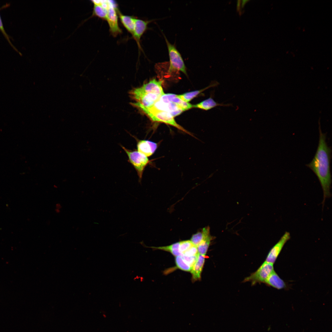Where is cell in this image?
Instances as JSON below:
<instances>
[{
    "label": "cell",
    "instance_id": "cell-1",
    "mask_svg": "<svg viewBox=\"0 0 332 332\" xmlns=\"http://www.w3.org/2000/svg\"><path fill=\"white\" fill-rule=\"evenodd\" d=\"M319 131L318 144L316 153L312 161L306 165L316 176L320 183L323 193V204L326 199L331 195L332 151L326 142V133L322 132L319 124Z\"/></svg>",
    "mask_w": 332,
    "mask_h": 332
},
{
    "label": "cell",
    "instance_id": "cell-2",
    "mask_svg": "<svg viewBox=\"0 0 332 332\" xmlns=\"http://www.w3.org/2000/svg\"><path fill=\"white\" fill-rule=\"evenodd\" d=\"M128 157V161L132 165L139 177V181L141 183L144 169L150 160L148 157L136 150L132 151L121 145Z\"/></svg>",
    "mask_w": 332,
    "mask_h": 332
},
{
    "label": "cell",
    "instance_id": "cell-3",
    "mask_svg": "<svg viewBox=\"0 0 332 332\" xmlns=\"http://www.w3.org/2000/svg\"><path fill=\"white\" fill-rule=\"evenodd\" d=\"M167 45L170 60V65L168 73L180 71L187 75L186 68L181 55L175 46L171 44L164 34Z\"/></svg>",
    "mask_w": 332,
    "mask_h": 332
},
{
    "label": "cell",
    "instance_id": "cell-4",
    "mask_svg": "<svg viewBox=\"0 0 332 332\" xmlns=\"http://www.w3.org/2000/svg\"><path fill=\"white\" fill-rule=\"evenodd\" d=\"M118 10L116 3L111 1L110 5L107 9L106 20L108 22L110 32L114 37H116L122 33L118 24Z\"/></svg>",
    "mask_w": 332,
    "mask_h": 332
},
{
    "label": "cell",
    "instance_id": "cell-5",
    "mask_svg": "<svg viewBox=\"0 0 332 332\" xmlns=\"http://www.w3.org/2000/svg\"><path fill=\"white\" fill-rule=\"evenodd\" d=\"M146 114L153 122H162L170 125L193 136L191 133L178 124L175 121L174 117L168 112L155 111L148 112Z\"/></svg>",
    "mask_w": 332,
    "mask_h": 332
},
{
    "label": "cell",
    "instance_id": "cell-6",
    "mask_svg": "<svg viewBox=\"0 0 332 332\" xmlns=\"http://www.w3.org/2000/svg\"><path fill=\"white\" fill-rule=\"evenodd\" d=\"M274 270L273 264L265 261L255 272L246 278L243 282L250 281L253 285L258 282L264 283Z\"/></svg>",
    "mask_w": 332,
    "mask_h": 332
},
{
    "label": "cell",
    "instance_id": "cell-7",
    "mask_svg": "<svg viewBox=\"0 0 332 332\" xmlns=\"http://www.w3.org/2000/svg\"><path fill=\"white\" fill-rule=\"evenodd\" d=\"M145 114L155 111L168 112L174 117L180 114L183 110L177 104L171 102H164L159 100L151 108L144 109L141 110Z\"/></svg>",
    "mask_w": 332,
    "mask_h": 332
},
{
    "label": "cell",
    "instance_id": "cell-8",
    "mask_svg": "<svg viewBox=\"0 0 332 332\" xmlns=\"http://www.w3.org/2000/svg\"><path fill=\"white\" fill-rule=\"evenodd\" d=\"M290 234L286 231L269 252L265 261L274 264L286 242L290 239Z\"/></svg>",
    "mask_w": 332,
    "mask_h": 332
},
{
    "label": "cell",
    "instance_id": "cell-9",
    "mask_svg": "<svg viewBox=\"0 0 332 332\" xmlns=\"http://www.w3.org/2000/svg\"><path fill=\"white\" fill-rule=\"evenodd\" d=\"M137 141V151L147 157L151 156L157 148V144L147 140H140L135 138Z\"/></svg>",
    "mask_w": 332,
    "mask_h": 332
},
{
    "label": "cell",
    "instance_id": "cell-10",
    "mask_svg": "<svg viewBox=\"0 0 332 332\" xmlns=\"http://www.w3.org/2000/svg\"><path fill=\"white\" fill-rule=\"evenodd\" d=\"M153 20H144L135 18L133 38L135 40L139 47L140 49V42L141 38L147 29L148 24Z\"/></svg>",
    "mask_w": 332,
    "mask_h": 332
},
{
    "label": "cell",
    "instance_id": "cell-11",
    "mask_svg": "<svg viewBox=\"0 0 332 332\" xmlns=\"http://www.w3.org/2000/svg\"><path fill=\"white\" fill-rule=\"evenodd\" d=\"M159 100L164 102H171L177 104L183 111L193 107V105L183 101L177 97V95L171 93L164 94Z\"/></svg>",
    "mask_w": 332,
    "mask_h": 332
},
{
    "label": "cell",
    "instance_id": "cell-12",
    "mask_svg": "<svg viewBox=\"0 0 332 332\" xmlns=\"http://www.w3.org/2000/svg\"><path fill=\"white\" fill-rule=\"evenodd\" d=\"M162 81L153 79L144 84L141 88L145 92L154 93L161 96L164 94L162 86Z\"/></svg>",
    "mask_w": 332,
    "mask_h": 332
},
{
    "label": "cell",
    "instance_id": "cell-13",
    "mask_svg": "<svg viewBox=\"0 0 332 332\" xmlns=\"http://www.w3.org/2000/svg\"><path fill=\"white\" fill-rule=\"evenodd\" d=\"M205 255L198 254L197 259L190 271L192 280L195 281L201 278V273L204 264Z\"/></svg>",
    "mask_w": 332,
    "mask_h": 332
},
{
    "label": "cell",
    "instance_id": "cell-14",
    "mask_svg": "<svg viewBox=\"0 0 332 332\" xmlns=\"http://www.w3.org/2000/svg\"><path fill=\"white\" fill-rule=\"evenodd\" d=\"M264 283L268 286L280 290L287 287V283L274 270L269 275Z\"/></svg>",
    "mask_w": 332,
    "mask_h": 332
},
{
    "label": "cell",
    "instance_id": "cell-15",
    "mask_svg": "<svg viewBox=\"0 0 332 332\" xmlns=\"http://www.w3.org/2000/svg\"><path fill=\"white\" fill-rule=\"evenodd\" d=\"M118 14L119 18L123 26L132 36L134 28L135 17L124 15L118 10Z\"/></svg>",
    "mask_w": 332,
    "mask_h": 332
},
{
    "label": "cell",
    "instance_id": "cell-16",
    "mask_svg": "<svg viewBox=\"0 0 332 332\" xmlns=\"http://www.w3.org/2000/svg\"><path fill=\"white\" fill-rule=\"evenodd\" d=\"M231 105L230 104H224L218 103L215 101L211 97H210L198 104L193 105V107L208 110L218 106H229Z\"/></svg>",
    "mask_w": 332,
    "mask_h": 332
},
{
    "label": "cell",
    "instance_id": "cell-17",
    "mask_svg": "<svg viewBox=\"0 0 332 332\" xmlns=\"http://www.w3.org/2000/svg\"><path fill=\"white\" fill-rule=\"evenodd\" d=\"M143 243L142 241L140 242V244L144 247H150L154 250H160L168 252L175 257L181 255H182L179 250V242L174 243L168 246L158 247H146L144 244V245L143 244Z\"/></svg>",
    "mask_w": 332,
    "mask_h": 332
},
{
    "label": "cell",
    "instance_id": "cell-18",
    "mask_svg": "<svg viewBox=\"0 0 332 332\" xmlns=\"http://www.w3.org/2000/svg\"><path fill=\"white\" fill-rule=\"evenodd\" d=\"M219 84V83L217 81H214L209 86L204 89L187 92L181 95H177V97L183 101L188 102L202 91L209 88L217 86Z\"/></svg>",
    "mask_w": 332,
    "mask_h": 332
},
{
    "label": "cell",
    "instance_id": "cell-19",
    "mask_svg": "<svg viewBox=\"0 0 332 332\" xmlns=\"http://www.w3.org/2000/svg\"><path fill=\"white\" fill-rule=\"evenodd\" d=\"M93 4V13L91 17L96 16L103 20H106L107 10L100 3L99 0H91Z\"/></svg>",
    "mask_w": 332,
    "mask_h": 332
},
{
    "label": "cell",
    "instance_id": "cell-20",
    "mask_svg": "<svg viewBox=\"0 0 332 332\" xmlns=\"http://www.w3.org/2000/svg\"><path fill=\"white\" fill-rule=\"evenodd\" d=\"M214 237L211 235L210 232L207 234L196 247L199 254L205 255L211 241Z\"/></svg>",
    "mask_w": 332,
    "mask_h": 332
},
{
    "label": "cell",
    "instance_id": "cell-21",
    "mask_svg": "<svg viewBox=\"0 0 332 332\" xmlns=\"http://www.w3.org/2000/svg\"><path fill=\"white\" fill-rule=\"evenodd\" d=\"M175 263L177 268L186 271H190L192 267L184 261L181 255L175 257Z\"/></svg>",
    "mask_w": 332,
    "mask_h": 332
},
{
    "label": "cell",
    "instance_id": "cell-22",
    "mask_svg": "<svg viewBox=\"0 0 332 332\" xmlns=\"http://www.w3.org/2000/svg\"><path fill=\"white\" fill-rule=\"evenodd\" d=\"M179 243V250L182 255L194 245L190 240L181 241Z\"/></svg>",
    "mask_w": 332,
    "mask_h": 332
},
{
    "label": "cell",
    "instance_id": "cell-23",
    "mask_svg": "<svg viewBox=\"0 0 332 332\" xmlns=\"http://www.w3.org/2000/svg\"><path fill=\"white\" fill-rule=\"evenodd\" d=\"M0 30L2 32V34H3V35L6 38V39L8 41V42L10 44L11 46L13 47V48L16 52H17L18 53L21 55H22V53L18 50V49L14 47V46L12 44L11 42L10 41V37L8 36V34L6 33V31H5V29H4V26H3V25L2 22V19H1V17L0 15Z\"/></svg>",
    "mask_w": 332,
    "mask_h": 332
},
{
    "label": "cell",
    "instance_id": "cell-24",
    "mask_svg": "<svg viewBox=\"0 0 332 332\" xmlns=\"http://www.w3.org/2000/svg\"><path fill=\"white\" fill-rule=\"evenodd\" d=\"M198 255L192 256H187L184 255H182L181 256L184 261L192 267L196 262Z\"/></svg>",
    "mask_w": 332,
    "mask_h": 332
},
{
    "label": "cell",
    "instance_id": "cell-25",
    "mask_svg": "<svg viewBox=\"0 0 332 332\" xmlns=\"http://www.w3.org/2000/svg\"><path fill=\"white\" fill-rule=\"evenodd\" d=\"M198 254L197 247L193 245L182 255L187 256H192L197 255Z\"/></svg>",
    "mask_w": 332,
    "mask_h": 332
},
{
    "label": "cell",
    "instance_id": "cell-26",
    "mask_svg": "<svg viewBox=\"0 0 332 332\" xmlns=\"http://www.w3.org/2000/svg\"><path fill=\"white\" fill-rule=\"evenodd\" d=\"M241 1L238 0L237 4V10L238 11H239L241 8Z\"/></svg>",
    "mask_w": 332,
    "mask_h": 332
},
{
    "label": "cell",
    "instance_id": "cell-27",
    "mask_svg": "<svg viewBox=\"0 0 332 332\" xmlns=\"http://www.w3.org/2000/svg\"><path fill=\"white\" fill-rule=\"evenodd\" d=\"M249 1V0H243L241 1V7L242 8H243L246 3Z\"/></svg>",
    "mask_w": 332,
    "mask_h": 332
}]
</instances>
